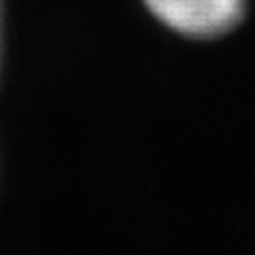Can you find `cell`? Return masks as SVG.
Listing matches in <instances>:
<instances>
[{
	"instance_id": "1",
	"label": "cell",
	"mask_w": 255,
	"mask_h": 255,
	"mask_svg": "<svg viewBox=\"0 0 255 255\" xmlns=\"http://www.w3.org/2000/svg\"><path fill=\"white\" fill-rule=\"evenodd\" d=\"M249 0H142L157 23L191 41L230 34L245 17Z\"/></svg>"
},
{
	"instance_id": "2",
	"label": "cell",
	"mask_w": 255,
	"mask_h": 255,
	"mask_svg": "<svg viewBox=\"0 0 255 255\" xmlns=\"http://www.w3.org/2000/svg\"><path fill=\"white\" fill-rule=\"evenodd\" d=\"M0 66H2V0H0Z\"/></svg>"
}]
</instances>
